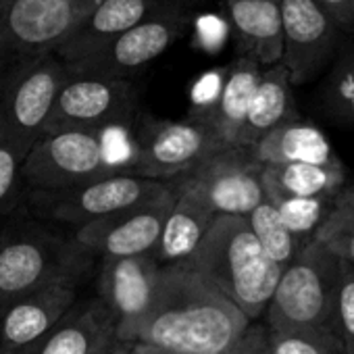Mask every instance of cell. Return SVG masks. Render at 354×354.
<instances>
[{
    "label": "cell",
    "mask_w": 354,
    "mask_h": 354,
    "mask_svg": "<svg viewBox=\"0 0 354 354\" xmlns=\"http://www.w3.org/2000/svg\"><path fill=\"white\" fill-rule=\"evenodd\" d=\"M252 321L215 283L188 263L162 265L154 304L133 342L180 354H225Z\"/></svg>",
    "instance_id": "1"
},
{
    "label": "cell",
    "mask_w": 354,
    "mask_h": 354,
    "mask_svg": "<svg viewBox=\"0 0 354 354\" xmlns=\"http://www.w3.org/2000/svg\"><path fill=\"white\" fill-rule=\"evenodd\" d=\"M184 263L215 283L250 321L267 313L283 271L265 252L244 215H217L196 252Z\"/></svg>",
    "instance_id": "2"
},
{
    "label": "cell",
    "mask_w": 354,
    "mask_h": 354,
    "mask_svg": "<svg viewBox=\"0 0 354 354\" xmlns=\"http://www.w3.org/2000/svg\"><path fill=\"white\" fill-rule=\"evenodd\" d=\"M339 275L342 259L319 240L308 242L296 259L283 267L265 313L267 325L271 329L333 333V308Z\"/></svg>",
    "instance_id": "3"
},
{
    "label": "cell",
    "mask_w": 354,
    "mask_h": 354,
    "mask_svg": "<svg viewBox=\"0 0 354 354\" xmlns=\"http://www.w3.org/2000/svg\"><path fill=\"white\" fill-rule=\"evenodd\" d=\"M92 252L75 238L57 240L28 232L0 240V310L13 300L55 283L80 286L90 269Z\"/></svg>",
    "instance_id": "4"
},
{
    "label": "cell",
    "mask_w": 354,
    "mask_h": 354,
    "mask_svg": "<svg viewBox=\"0 0 354 354\" xmlns=\"http://www.w3.org/2000/svg\"><path fill=\"white\" fill-rule=\"evenodd\" d=\"M194 0H162L140 24L94 55L65 65L73 77H127L167 53L192 24Z\"/></svg>",
    "instance_id": "5"
},
{
    "label": "cell",
    "mask_w": 354,
    "mask_h": 354,
    "mask_svg": "<svg viewBox=\"0 0 354 354\" xmlns=\"http://www.w3.org/2000/svg\"><path fill=\"white\" fill-rule=\"evenodd\" d=\"M263 167L252 146L225 144L169 182L201 196L217 215L246 217L267 198Z\"/></svg>",
    "instance_id": "6"
},
{
    "label": "cell",
    "mask_w": 354,
    "mask_h": 354,
    "mask_svg": "<svg viewBox=\"0 0 354 354\" xmlns=\"http://www.w3.org/2000/svg\"><path fill=\"white\" fill-rule=\"evenodd\" d=\"M26 180L40 192H63L121 173L109 165L98 131L42 133L21 162Z\"/></svg>",
    "instance_id": "7"
},
{
    "label": "cell",
    "mask_w": 354,
    "mask_h": 354,
    "mask_svg": "<svg viewBox=\"0 0 354 354\" xmlns=\"http://www.w3.org/2000/svg\"><path fill=\"white\" fill-rule=\"evenodd\" d=\"M67 80L69 71L65 63L46 53L32 57L7 84L0 102V121L21 160L42 136V127Z\"/></svg>",
    "instance_id": "8"
},
{
    "label": "cell",
    "mask_w": 354,
    "mask_h": 354,
    "mask_svg": "<svg viewBox=\"0 0 354 354\" xmlns=\"http://www.w3.org/2000/svg\"><path fill=\"white\" fill-rule=\"evenodd\" d=\"M225 146L209 123L188 117L182 121H148L138 133L133 158L125 173L169 182Z\"/></svg>",
    "instance_id": "9"
},
{
    "label": "cell",
    "mask_w": 354,
    "mask_h": 354,
    "mask_svg": "<svg viewBox=\"0 0 354 354\" xmlns=\"http://www.w3.org/2000/svg\"><path fill=\"white\" fill-rule=\"evenodd\" d=\"M136 109L138 92L127 77L69 75L42 127V133L69 129L100 131L127 121Z\"/></svg>",
    "instance_id": "10"
},
{
    "label": "cell",
    "mask_w": 354,
    "mask_h": 354,
    "mask_svg": "<svg viewBox=\"0 0 354 354\" xmlns=\"http://www.w3.org/2000/svg\"><path fill=\"white\" fill-rule=\"evenodd\" d=\"M175 201L177 188L169 182L162 194L77 227L75 240L100 259L152 254Z\"/></svg>",
    "instance_id": "11"
},
{
    "label": "cell",
    "mask_w": 354,
    "mask_h": 354,
    "mask_svg": "<svg viewBox=\"0 0 354 354\" xmlns=\"http://www.w3.org/2000/svg\"><path fill=\"white\" fill-rule=\"evenodd\" d=\"M169 188V182L133 173H113L90 184L38 194L40 207L57 221L82 227L94 219L113 215L127 207L146 203Z\"/></svg>",
    "instance_id": "12"
},
{
    "label": "cell",
    "mask_w": 354,
    "mask_h": 354,
    "mask_svg": "<svg viewBox=\"0 0 354 354\" xmlns=\"http://www.w3.org/2000/svg\"><path fill=\"white\" fill-rule=\"evenodd\" d=\"M88 13L80 0H0V44L28 57L55 53Z\"/></svg>",
    "instance_id": "13"
},
{
    "label": "cell",
    "mask_w": 354,
    "mask_h": 354,
    "mask_svg": "<svg viewBox=\"0 0 354 354\" xmlns=\"http://www.w3.org/2000/svg\"><path fill=\"white\" fill-rule=\"evenodd\" d=\"M160 271L162 265L154 254L102 259L98 298L113 315L121 342H133L138 327L150 313L158 292Z\"/></svg>",
    "instance_id": "14"
},
{
    "label": "cell",
    "mask_w": 354,
    "mask_h": 354,
    "mask_svg": "<svg viewBox=\"0 0 354 354\" xmlns=\"http://www.w3.org/2000/svg\"><path fill=\"white\" fill-rule=\"evenodd\" d=\"M283 24L281 65L294 86L313 82L331 61L337 42V24L319 0H279Z\"/></svg>",
    "instance_id": "15"
},
{
    "label": "cell",
    "mask_w": 354,
    "mask_h": 354,
    "mask_svg": "<svg viewBox=\"0 0 354 354\" xmlns=\"http://www.w3.org/2000/svg\"><path fill=\"white\" fill-rule=\"evenodd\" d=\"M77 302V286L55 283L0 310V352L24 354L48 335Z\"/></svg>",
    "instance_id": "16"
},
{
    "label": "cell",
    "mask_w": 354,
    "mask_h": 354,
    "mask_svg": "<svg viewBox=\"0 0 354 354\" xmlns=\"http://www.w3.org/2000/svg\"><path fill=\"white\" fill-rule=\"evenodd\" d=\"M160 3L162 0H102L55 53L61 55L65 65L82 61L140 24Z\"/></svg>",
    "instance_id": "17"
},
{
    "label": "cell",
    "mask_w": 354,
    "mask_h": 354,
    "mask_svg": "<svg viewBox=\"0 0 354 354\" xmlns=\"http://www.w3.org/2000/svg\"><path fill=\"white\" fill-rule=\"evenodd\" d=\"M117 337L115 319L100 298L75 302L59 325L24 354H98Z\"/></svg>",
    "instance_id": "18"
},
{
    "label": "cell",
    "mask_w": 354,
    "mask_h": 354,
    "mask_svg": "<svg viewBox=\"0 0 354 354\" xmlns=\"http://www.w3.org/2000/svg\"><path fill=\"white\" fill-rule=\"evenodd\" d=\"M230 24L242 50L263 67L281 63L283 24L279 0H225Z\"/></svg>",
    "instance_id": "19"
},
{
    "label": "cell",
    "mask_w": 354,
    "mask_h": 354,
    "mask_svg": "<svg viewBox=\"0 0 354 354\" xmlns=\"http://www.w3.org/2000/svg\"><path fill=\"white\" fill-rule=\"evenodd\" d=\"M215 217L217 213L201 196L186 188H177V201L173 205L171 215L167 217L160 240L152 252L154 259L160 265L188 261L207 236Z\"/></svg>",
    "instance_id": "20"
},
{
    "label": "cell",
    "mask_w": 354,
    "mask_h": 354,
    "mask_svg": "<svg viewBox=\"0 0 354 354\" xmlns=\"http://www.w3.org/2000/svg\"><path fill=\"white\" fill-rule=\"evenodd\" d=\"M292 86L294 84L290 80V73L281 63L271 65L263 71L238 138L240 146H254L271 129L298 117Z\"/></svg>",
    "instance_id": "21"
},
{
    "label": "cell",
    "mask_w": 354,
    "mask_h": 354,
    "mask_svg": "<svg viewBox=\"0 0 354 354\" xmlns=\"http://www.w3.org/2000/svg\"><path fill=\"white\" fill-rule=\"evenodd\" d=\"M263 71V65L248 55H242L227 67L217 102L207 121L211 127L217 129L225 144H238L242 125L246 121Z\"/></svg>",
    "instance_id": "22"
},
{
    "label": "cell",
    "mask_w": 354,
    "mask_h": 354,
    "mask_svg": "<svg viewBox=\"0 0 354 354\" xmlns=\"http://www.w3.org/2000/svg\"><path fill=\"white\" fill-rule=\"evenodd\" d=\"M252 148L259 160L265 165H281V162L325 165V162L339 160L325 133L319 127L304 123L300 117L271 129Z\"/></svg>",
    "instance_id": "23"
},
{
    "label": "cell",
    "mask_w": 354,
    "mask_h": 354,
    "mask_svg": "<svg viewBox=\"0 0 354 354\" xmlns=\"http://www.w3.org/2000/svg\"><path fill=\"white\" fill-rule=\"evenodd\" d=\"M267 198L279 196H337L346 188V169L335 162H281L263 167Z\"/></svg>",
    "instance_id": "24"
},
{
    "label": "cell",
    "mask_w": 354,
    "mask_h": 354,
    "mask_svg": "<svg viewBox=\"0 0 354 354\" xmlns=\"http://www.w3.org/2000/svg\"><path fill=\"white\" fill-rule=\"evenodd\" d=\"M246 219L252 232L257 234L261 246L265 248V252L281 267L290 265L296 259V254L302 250V246L286 225L281 213L269 198H265L252 213H248Z\"/></svg>",
    "instance_id": "25"
},
{
    "label": "cell",
    "mask_w": 354,
    "mask_h": 354,
    "mask_svg": "<svg viewBox=\"0 0 354 354\" xmlns=\"http://www.w3.org/2000/svg\"><path fill=\"white\" fill-rule=\"evenodd\" d=\"M337 196H279L269 198L277 211L281 213L286 225L298 240V244L304 248L308 242L315 240L319 227L329 217Z\"/></svg>",
    "instance_id": "26"
},
{
    "label": "cell",
    "mask_w": 354,
    "mask_h": 354,
    "mask_svg": "<svg viewBox=\"0 0 354 354\" xmlns=\"http://www.w3.org/2000/svg\"><path fill=\"white\" fill-rule=\"evenodd\" d=\"M315 240L325 244L344 263L354 265V190L352 186H346L337 194L335 205L329 217L325 219V223L319 227Z\"/></svg>",
    "instance_id": "27"
},
{
    "label": "cell",
    "mask_w": 354,
    "mask_h": 354,
    "mask_svg": "<svg viewBox=\"0 0 354 354\" xmlns=\"http://www.w3.org/2000/svg\"><path fill=\"white\" fill-rule=\"evenodd\" d=\"M327 111L346 123L354 125V46L342 53L325 84Z\"/></svg>",
    "instance_id": "28"
},
{
    "label": "cell",
    "mask_w": 354,
    "mask_h": 354,
    "mask_svg": "<svg viewBox=\"0 0 354 354\" xmlns=\"http://www.w3.org/2000/svg\"><path fill=\"white\" fill-rule=\"evenodd\" d=\"M269 344L271 354H346L339 339L325 331L269 327Z\"/></svg>",
    "instance_id": "29"
},
{
    "label": "cell",
    "mask_w": 354,
    "mask_h": 354,
    "mask_svg": "<svg viewBox=\"0 0 354 354\" xmlns=\"http://www.w3.org/2000/svg\"><path fill=\"white\" fill-rule=\"evenodd\" d=\"M333 333L346 354H354V265L342 261L333 308Z\"/></svg>",
    "instance_id": "30"
},
{
    "label": "cell",
    "mask_w": 354,
    "mask_h": 354,
    "mask_svg": "<svg viewBox=\"0 0 354 354\" xmlns=\"http://www.w3.org/2000/svg\"><path fill=\"white\" fill-rule=\"evenodd\" d=\"M21 162L24 160H21L19 152L11 144V140L5 131V125L0 121V205L11 196V192L17 184V175L21 171Z\"/></svg>",
    "instance_id": "31"
},
{
    "label": "cell",
    "mask_w": 354,
    "mask_h": 354,
    "mask_svg": "<svg viewBox=\"0 0 354 354\" xmlns=\"http://www.w3.org/2000/svg\"><path fill=\"white\" fill-rule=\"evenodd\" d=\"M225 354H271V344H269V327L267 323H254L248 327V331L242 335V339L230 348Z\"/></svg>",
    "instance_id": "32"
},
{
    "label": "cell",
    "mask_w": 354,
    "mask_h": 354,
    "mask_svg": "<svg viewBox=\"0 0 354 354\" xmlns=\"http://www.w3.org/2000/svg\"><path fill=\"white\" fill-rule=\"evenodd\" d=\"M327 15L344 30H354V0H319Z\"/></svg>",
    "instance_id": "33"
},
{
    "label": "cell",
    "mask_w": 354,
    "mask_h": 354,
    "mask_svg": "<svg viewBox=\"0 0 354 354\" xmlns=\"http://www.w3.org/2000/svg\"><path fill=\"white\" fill-rule=\"evenodd\" d=\"M117 354H180V352H173V350L146 344V342H121L119 339Z\"/></svg>",
    "instance_id": "34"
},
{
    "label": "cell",
    "mask_w": 354,
    "mask_h": 354,
    "mask_svg": "<svg viewBox=\"0 0 354 354\" xmlns=\"http://www.w3.org/2000/svg\"><path fill=\"white\" fill-rule=\"evenodd\" d=\"M117 346H119V339H115L113 344H109L106 348H102L98 354H117Z\"/></svg>",
    "instance_id": "35"
},
{
    "label": "cell",
    "mask_w": 354,
    "mask_h": 354,
    "mask_svg": "<svg viewBox=\"0 0 354 354\" xmlns=\"http://www.w3.org/2000/svg\"><path fill=\"white\" fill-rule=\"evenodd\" d=\"M80 3H82L86 9H90V11H92L96 5H100V3H102V0H80Z\"/></svg>",
    "instance_id": "36"
},
{
    "label": "cell",
    "mask_w": 354,
    "mask_h": 354,
    "mask_svg": "<svg viewBox=\"0 0 354 354\" xmlns=\"http://www.w3.org/2000/svg\"><path fill=\"white\" fill-rule=\"evenodd\" d=\"M352 190H354V184H352Z\"/></svg>",
    "instance_id": "37"
},
{
    "label": "cell",
    "mask_w": 354,
    "mask_h": 354,
    "mask_svg": "<svg viewBox=\"0 0 354 354\" xmlns=\"http://www.w3.org/2000/svg\"><path fill=\"white\" fill-rule=\"evenodd\" d=\"M0 354H3V352H0Z\"/></svg>",
    "instance_id": "38"
}]
</instances>
